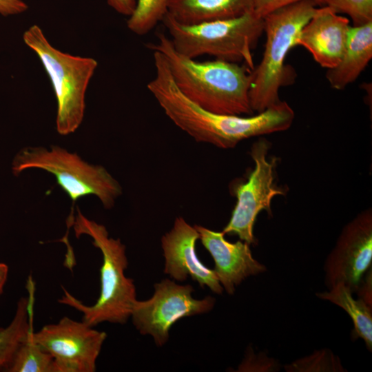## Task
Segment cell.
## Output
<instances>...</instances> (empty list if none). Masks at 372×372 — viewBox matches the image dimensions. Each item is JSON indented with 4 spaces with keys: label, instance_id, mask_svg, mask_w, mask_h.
<instances>
[{
    "label": "cell",
    "instance_id": "obj_1",
    "mask_svg": "<svg viewBox=\"0 0 372 372\" xmlns=\"http://www.w3.org/2000/svg\"><path fill=\"white\" fill-rule=\"evenodd\" d=\"M155 75L147 87L165 115L196 141L223 149L242 140L289 129L295 114L285 101L248 116L215 114L188 99L177 87L163 55L153 51Z\"/></svg>",
    "mask_w": 372,
    "mask_h": 372
},
{
    "label": "cell",
    "instance_id": "obj_2",
    "mask_svg": "<svg viewBox=\"0 0 372 372\" xmlns=\"http://www.w3.org/2000/svg\"><path fill=\"white\" fill-rule=\"evenodd\" d=\"M147 47L163 55L177 87L198 106L219 114L254 113L249 99L251 70L245 65L187 57L178 53L163 33L157 34L156 43Z\"/></svg>",
    "mask_w": 372,
    "mask_h": 372
},
{
    "label": "cell",
    "instance_id": "obj_3",
    "mask_svg": "<svg viewBox=\"0 0 372 372\" xmlns=\"http://www.w3.org/2000/svg\"><path fill=\"white\" fill-rule=\"evenodd\" d=\"M69 225L76 238L89 236L101 252V291L96 302L88 306L63 288L59 302L81 312L82 321L92 327L105 322L126 323L137 299L134 281L125 274L128 265L125 246L119 238L110 237L103 225L87 218L79 208L76 215L69 218Z\"/></svg>",
    "mask_w": 372,
    "mask_h": 372
},
{
    "label": "cell",
    "instance_id": "obj_4",
    "mask_svg": "<svg viewBox=\"0 0 372 372\" xmlns=\"http://www.w3.org/2000/svg\"><path fill=\"white\" fill-rule=\"evenodd\" d=\"M318 3L299 1L279 8L263 18L266 43L261 61L251 70L249 99L252 110L260 113L278 103L280 89L292 80L285 60L298 45L300 33L315 13Z\"/></svg>",
    "mask_w": 372,
    "mask_h": 372
},
{
    "label": "cell",
    "instance_id": "obj_5",
    "mask_svg": "<svg viewBox=\"0 0 372 372\" xmlns=\"http://www.w3.org/2000/svg\"><path fill=\"white\" fill-rule=\"evenodd\" d=\"M161 22L174 48L183 56L196 59L209 55L243 63L251 70L255 67L252 49L263 32L264 21L254 11L193 25L180 23L167 13Z\"/></svg>",
    "mask_w": 372,
    "mask_h": 372
},
{
    "label": "cell",
    "instance_id": "obj_6",
    "mask_svg": "<svg viewBox=\"0 0 372 372\" xmlns=\"http://www.w3.org/2000/svg\"><path fill=\"white\" fill-rule=\"evenodd\" d=\"M28 169H43L54 175L74 203L94 195L105 209H110L122 194L120 183L104 167L90 164L58 145L21 149L13 158L12 172L17 176Z\"/></svg>",
    "mask_w": 372,
    "mask_h": 372
},
{
    "label": "cell",
    "instance_id": "obj_7",
    "mask_svg": "<svg viewBox=\"0 0 372 372\" xmlns=\"http://www.w3.org/2000/svg\"><path fill=\"white\" fill-rule=\"evenodd\" d=\"M23 39L37 54L50 79L57 101L58 133L68 135L74 132L83 119L85 92L97 61L56 49L37 25L27 30Z\"/></svg>",
    "mask_w": 372,
    "mask_h": 372
},
{
    "label": "cell",
    "instance_id": "obj_8",
    "mask_svg": "<svg viewBox=\"0 0 372 372\" xmlns=\"http://www.w3.org/2000/svg\"><path fill=\"white\" fill-rule=\"evenodd\" d=\"M194 291L192 285H181L167 278L156 283L150 298L136 300L133 304L130 318L134 327L141 334L152 336L157 346H163L178 320L214 308L216 300L213 297L195 299Z\"/></svg>",
    "mask_w": 372,
    "mask_h": 372
},
{
    "label": "cell",
    "instance_id": "obj_9",
    "mask_svg": "<svg viewBox=\"0 0 372 372\" xmlns=\"http://www.w3.org/2000/svg\"><path fill=\"white\" fill-rule=\"evenodd\" d=\"M269 143L260 138L251 148L250 155L255 167L247 180L235 189L237 198L229 221L222 231L224 234L236 235L249 245L256 243L254 227L258 214L265 210L271 214L272 199L284 195V191L274 182L276 161L267 159Z\"/></svg>",
    "mask_w": 372,
    "mask_h": 372
},
{
    "label": "cell",
    "instance_id": "obj_10",
    "mask_svg": "<svg viewBox=\"0 0 372 372\" xmlns=\"http://www.w3.org/2000/svg\"><path fill=\"white\" fill-rule=\"evenodd\" d=\"M32 338L52 356L56 372H94L107 334L63 317L33 332Z\"/></svg>",
    "mask_w": 372,
    "mask_h": 372
},
{
    "label": "cell",
    "instance_id": "obj_11",
    "mask_svg": "<svg viewBox=\"0 0 372 372\" xmlns=\"http://www.w3.org/2000/svg\"><path fill=\"white\" fill-rule=\"evenodd\" d=\"M372 262V211L359 213L342 229L324 264L328 289L343 283L355 293Z\"/></svg>",
    "mask_w": 372,
    "mask_h": 372
},
{
    "label": "cell",
    "instance_id": "obj_12",
    "mask_svg": "<svg viewBox=\"0 0 372 372\" xmlns=\"http://www.w3.org/2000/svg\"><path fill=\"white\" fill-rule=\"evenodd\" d=\"M198 239L195 227L183 217H177L172 229L161 238L164 273L180 282L190 277L200 287H207L214 293L222 294L224 289L214 269L207 267L197 256L196 243Z\"/></svg>",
    "mask_w": 372,
    "mask_h": 372
},
{
    "label": "cell",
    "instance_id": "obj_13",
    "mask_svg": "<svg viewBox=\"0 0 372 372\" xmlns=\"http://www.w3.org/2000/svg\"><path fill=\"white\" fill-rule=\"evenodd\" d=\"M199 240L214 262V271L228 294H234L236 287L250 276L266 271L265 265L256 260L250 245L241 240L231 242L223 231H216L201 225H194Z\"/></svg>",
    "mask_w": 372,
    "mask_h": 372
},
{
    "label": "cell",
    "instance_id": "obj_14",
    "mask_svg": "<svg viewBox=\"0 0 372 372\" xmlns=\"http://www.w3.org/2000/svg\"><path fill=\"white\" fill-rule=\"evenodd\" d=\"M351 27L349 19L331 8H317L301 30L298 45L307 50L322 68H332L341 59Z\"/></svg>",
    "mask_w": 372,
    "mask_h": 372
},
{
    "label": "cell",
    "instance_id": "obj_15",
    "mask_svg": "<svg viewBox=\"0 0 372 372\" xmlns=\"http://www.w3.org/2000/svg\"><path fill=\"white\" fill-rule=\"evenodd\" d=\"M372 58V21L352 26L338 64L326 72L331 87L342 90L353 83Z\"/></svg>",
    "mask_w": 372,
    "mask_h": 372
},
{
    "label": "cell",
    "instance_id": "obj_16",
    "mask_svg": "<svg viewBox=\"0 0 372 372\" xmlns=\"http://www.w3.org/2000/svg\"><path fill=\"white\" fill-rule=\"evenodd\" d=\"M254 11L253 0H168L167 14L193 25L237 17Z\"/></svg>",
    "mask_w": 372,
    "mask_h": 372
},
{
    "label": "cell",
    "instance_id": "obj_17",
    "mask_svg": "<svg viewBox=\"0 0 372 372\" xmlns=\"http://www.w3.org/2000/svg\"><path fill=\"white\" fill-rule=\"evenodd\" d=\"M351 290L343 283H338L327 291L318 292L316 296L329 301L344 309L353 324V337L364 340L369 351L372 349V306L361 298L355 299Z\"/></svg>",
    "mask_w": 372,
    "mask_h": 372
},
{
    "label": "cell",
    "instance_id": "obj_18",
    "mask_svg": "<svg viewBox=\"0 0 372 372\" xmlns=\"http://www.w3.org/2000/svg\"><path fill=\"white\" fill-rule=\"evenodd\" d=\"M29 297L19 300L14 316L8 326L0 327V369L5 370L19 345L32 329L33 287L29 282Z\"/></svg>",
    "mask_w": 372,
    "mask_h": 372
},
{
    "label": "cell",
    "instance_id": "obj_19",
    "mask_svg": "<svg viewBox=\"0 0 372 372\" xmlns=\"http://www.w3.org/2000/svg\"><path fill=\"white\" fill-rule=\"evenodd\" d=\"M33 332L19 345L5 371L56 372L52 356L34 342Z\"/></svg>",
    "mask_w": 372,
    "mask_h": 372
},
{
    "label": "cell",
    "instance_id": "obj_20",
    "mask_svg": "<svg viewBox=\"0 0 372 372\" xmlns=\"http://www.w3.org/2000/svg\"><path fill=\"white\" fill-rule=\"evenodd\" d=\"M168 0H136L134 12L129 17L127 25L138 35L149 33L167 12Z\"/></svg>",
    "mask_w": 372,
    "mask_h": 372
},
{
    "label": "cell",
    "instance_id": "obj_21",
    "mask_svg": "<svg viewBox=\"0 0 372 372\" xmlns=\"http://www.w3.org/2000/svg\"><path fill=\"white\" fill-rule=\"evenodd\" d=\"M287 372H343L340 358L330 349L316 351L306 357L298 359L285 366Z\"/></svg>",
    "mask_w": 372,
    "mask_h": 372
},
{
    "label": "cell",
    "instance_id": "obj_22",
    "mask_svg": "<svg viewBox=\"0 0 372 372\" xmlns=\"http://www.w3.org/2000/svg\"><path fill=\"white\" fill-rule=\"evenodd\" d=\"M324 4L337 13L347 14L353 21V26L372 21V0H324Z\"/></svg>",
    "mask_w": 372,
    "mask_h": 372
},
{
    "label": "cell",
    "instance_id": "obj_23",
    "mask_svg": "<svg viewBox=\"0 0 372 372\" xmlns=\"http://www.w3.org/2000/svg\"><path fill=\"white\" fill-rule=\"evenodd\" d=\"M238 369L241 371H274L278 368L276 361L265 355L260 358V355L247 353Z\"/></svg>",
    "mask_w": 372,
    "mask_h": 372
},
{
    "label": "cell",
    "instance_id": "obj_24",
    "mask_svg": "<svg viewBox=\"0 0 372 372\" xmlns=\"http://www.w3.org/2000/svg\"><path fill=\"white\" fill-rule=\"evenodd\" d=\"M307 0H253L254 11L260 17L264 18L269 13L299 1ZM318 4H324V0H312Z\"/></svg>",
    "mask_w": 372,
    "mask_h": 372
},
{
    "label": "cell",
    "instance_id": "obj_25",
    "mask_svg": "<svg viewBox=\"0 0 372 372\" xmlns=\"http://www.w3.org/2000/svg\"><path fill=\"white\" fill-rule=\"evenodd\" d=\"M28 5L23 0H0V14L10 16L26 11Z\"/></svg>",
    "mask_w": 372,
    "mask_h": 372
},
{
    "label": "cell",
    "instance_id": "obj_26",
    "mask_svg": "<svg viewBox=\"0 0 372 372\" xmlns=\"http://www.w3.org/2000/svg\"><path fill=\"white\" fill-rule=\"evenodd\" d=\"M357 289L359 298L372 306V275L371 268L364 274Z\"/></svg>",
    "mask_w": 372,
    "mask_h": 372
},
{
    "label": "cell",
    "instance_id": "obj_27",
    "mask_svg": "<svg viewBox=\"0 0 372 372\" xmlns=\"http://www.w3.org/2000/svg\"><path fill=\"white\" fill-rule=\"evenodd\" d=\"M107 3L119 14L130 17L134 11L136 0H107Z\"/></svg>",
    "mask_w": 372,
    "mask_h": 372
},
{
    "label": "cell",
    "instance_id": "obj_28",
    "mask_svg": "<svg viewBox=\"0 0 372 372\" xmlns=\"http://www.w3.org/2000/svg\"><path fill=\"white\" fill-rule=\"evenodd\" d=\"M8 273V267L5 263L0 262V294L6 281Z\"/></svg>",
    "mask_w": 372,
    "mask_h": 372
},
{
    "label": "cell",
    "instance_id": "obj_29",
    "mask_svg": "<svg viewBox=\"0 0 372 372\" xmlns=\"http://www.w3.org/2000/svg\"></svg>",
    "mask_w": 372,
    "mask_h": 372
}]
</instances>
